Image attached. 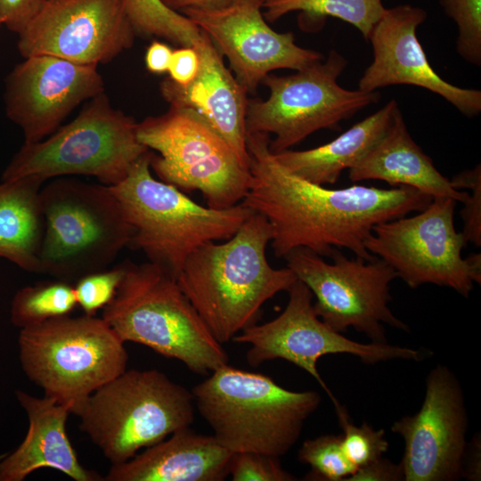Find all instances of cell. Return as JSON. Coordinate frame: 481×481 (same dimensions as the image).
I'll use <instances>...</instances> for the list:
<instances>
[{"label": "cell", "mask_w": 481, "mask_h": 481, "mask_svg": "<svg viewBox=\"0 0 481 481\" xmlns=\"http://www.w3.org/2000/svg\"><path fill=\"white\" fill-rule=\"evenodd\" d=\"M269 135L247 134L251 180L241 201L265 217L276 257L306 248L321 257L346 249L372 260L364 242L373 227L426 208L433 198L412 187L359 184L329 189L287 170L269 149Z\"/></svg>", "instance_id": "obj_1"}, {"label": "cell", "mask_w": 481, "mask_h": 481, "mask_svg": "<svg viewBox=\"0 0 481 481\" xmlns=\"http://www.w3.org/2000/svg\"><path fill=\"white\" fill-rule=\"evenodd\" d=\"M272 228L255 213L223 242H207L187 258L176 281L214 338L225 344L255 324L263 305L298 281L270 265Z\"/></svg>", "instance_id": "obj_2"}, {"label": "cell", "mask_w": 481, "mask_h": 481, "mask_svg": "<svg viewBox=\"0 0 481 481\" xmlns=\"http://www.w3.org/2000/svg\"><path fill=\"white\" fill-rule=\"evenodd\" d=\"M192 393L223 447L279 458L296 444L321 403L316 391H291L269 376L228 364L212 371Z\"/></svg>", "instance_id": "obj_3"}, {"label": "cell", "mask_w": 481, "mask_h": 481, "mask_svg": "<svg viewBox=\"0 0 481 481\" xmlns=\"http://www.w3.org/2000/svg\"><path fill=\"white\" fill-rule=\"evenodd\" d=\"M125 265L123 278L102 317L124 342L144 345L200 375L228 364L222 344L175 278L151 262Z\"/></svg>", "instance_id": "obj_4"}, {"label": "cell", "mask_w": 481, "mask_h": 481, "mask_svg": "<svg viewBox=\"0 0 481 481\" xmlns=\"http://www.w3.org/2000/svg\"><path fill=\"white\" fill-rule=\"evenodd\" d=\"M150 150L126 176L110 186L132 229L129 246L177 278L190 255L209 241L231 238L254 212L242 202L228 208L201 206L153 177Z\"/></svg>", "instance_id": "obj_5"}, {"label": "cell", "mask_w": 481, "mask_h": 481, "mask_svg": "<svg viewBox=\"0 0 481 481\" xmlns=\"http://www.w3.org/2000/svg\"><path fill=\"white\" fill-rule=\"evenodd\" d=\"M194 412L192 391L158 370L133 369L96 389L71 413L112 465L190 427Z\"/></svg>", "instance_id": "obj_6"}, {"label": "cell", "mask_w": 481, "mask_h": 481, "mask_svg": "<svg viewBox=\"0 0 481 481\" xmlns=\"http://www.w3.org/2000/svg\"><path fill=\"white\" fill-rule=\"evenodd\" d=\"M45 232L38 273L74 281L104 270L132 229L110 186L59 178L40 190Z\"/></svg>", "instance_id": "obj_7"}, {"label": "cell", "mask_w": 481, "mask_h": 481, "mask_svg": "<svg viewBox=\"0 0 481 481\" xmlns=\"http://www.w3.org/2000/svg\"><path fill=\"white\" fill-rule=\"evenodd\" d=\"M125 342L102 318H53L20 330L19 359L45 395L72 409L126 370Z\"/></svg>", "instance_id": "obj_8"}, {"label": "cell", "mask_w": 481, "mask_h": 481, "mask_svg": "<svg viewBox=\"0 0 481 481\" xmlns=\"http://www.w3.org/2000/svg\"><path fill=\"white\" fill-rule=\"evenodd\" d=\"M137 124L134 118L112 107L102 93L48 138L24 143L4 169L2 181L30 175L45 181L83 175L113 186L149 151L138 141Z\"/></svg>", "instance_id": "obj_9"}, {"label": "cell", "mask_w": 481, "mask_h": 481, "mask_svg": "<svg viewBox=\"0 0 481 481\" xmlns=\"http://www.w3.org/2000/svg\"><path fill=\"white\" fill-rule=\"evenodd\" d=\"M138 141L152 152L151 169L160 181L182 192L199 191L208 207L222 209L240 203L251 174L230 144L200 115L170 106L137 124Z\"/></svg>", "instance_id": "obj_10"}, {"label": "cell", "mask_w": 481, "mask_h": 481, "mask_svg": "<svg viewBox=\"0 0 481 481\" xmlns=\"http://www.w3.org/2000/svg\"><path fill=\"white\" fill-rule=\"evenodd\" d=\"M346 65V59L331 50L325 60L294 74H268L261 84L269 89V97L248 101L247 134L273 135L269 149L275 154L320 129H337L342 120L377 102L378 91L348 90L338 85Z\"/></svg>", "instance_id": "obj_11"}, {"label": "cell", "mask_w": 481, "mask_h": 481, "mask_svg": "<svg viewBox=\"0 0 481 481\" xmlns=\"http://www.w3.org/2000/svg\"><path fill=\"white\" fill-rule=\"evenodd\" d=\"M455 205L451 198H433L412 216L380 223L365 240V248L412 289L435 284L469 298L474 283L481 282V255L462 257L467 241L454 227Z\"/></svg>", "instance_id": "obj_12"}, {"label": "cell", "mask_w": 481, "mask_h": 481, "mask_svg": "<svg viewBox=\"0 0 481 481\" xmlns=\"http://www.w3.org/2000/svg\"><path fill=\"white\" fill-rule=\"evenodd\" d=\"M330 257L332 263L306 248L284 257L315 298L314 309L322 321L340 333L354 328L373 343L387 342L384 324L409 331L388 306L389 284L397 278L391 266L379 257L348 258L338 249Z\"/></svg>", "instance_id": "obj_13"}, {"label": "cell", "mask_w": 481, "mask_h": 481, "mask_svg": "<svg viewBox=\"0 0 481 481\" xmlns=\"http://www.w3.org/2000/svg\"><path fill=\"white\" fill-rule=\"evenodd\" d=\"M289 300L284 310L274 319L252 324L236 336V343L249 344L248 363L257 367L266 361L286 360L308 372L330 397L335 408L338 401L323 381L317 369L320 358L332 354H349L365 364L390 360L420 361L421 351L387 343H359L328 326L316 314L313 294L298 280L287 291Z\"/></svg>", "instance_id": "obj_14"}, {"label": "cell", "mask_w": 481, "mask_h": 481, "mask_svg": "<svg viewBox=\"0 0 481 481\" xmlns=\"http://www.w3.org/2000/svg\"><path fill=\"white\" fill-rule=\"evenodd\" d=\"M391 430L404 443V481L461 478L468 414L461 386L447 366L429 371L420 411L395 421Z\"/></svg>", "instance_id": "obj_15"}, {"label": "cell", "mask_w": 481, "mask_h": 481, "mask_svg": "<svg viewBox=\"0 0 481 481\" xmlns=\"http://www.w3.org/2000/svg\"><path fill=\"white\" fill-rule=\"evenodd\" d=\"M135 30L121 0H46L19 35L24 58L46 54L97 66L133 46Z\"/></svg>", "instance_id": "obj_16"}, {"label": "cell", "mask_w": 481, "mask_h": 481, "mask_svg": "<svg viewBox=\"0 0 481 481\" xmlns=\"http://www.w3.org/2000/svg\"><path fill=\"white\" fill-rule=\"evenodd\" d=\"M263 3L236 0L218 10L180 12L209 36L228 59L238 82L251 94L273 70H299L324 58L319 52L298 45L292 32L273 30L263 15Z\"/></svg>", "instance_id": "obj_17"}, {"label": "cell", "mask_w": 481, "mask_h": 481, "mask_svg": "<svg viewBox=\"0 0 481 481\" xmlns=\"http://www.w3.org/2000/svg\"><path fill=\"white\" fill-rule=\"evenodd\" d=\"M24 59L8 75L4 93L6 115L24 143L45 139L77 105L104 93L97 66L46 54Z\"/></svg>", "instance_id": "obj_18"}, {"label": "cell", "mask_w": 481, "mask_h": 481, "mask_svg": "<svg viewBox=\"0 0 481 481\" xmlns=\"http://www.w3.org/2000/svg\"><path fill=\"white\" fill-rule=\"evenodd\" d=\"M427 16L424 9L411 4L385 9L368 37L373 60L357 89L371 93L394 85L415 86L438 94L464 116L474 118L481 112V91L444 80L430 65L417 37V28Z\"/></svg>", "instance_id": "obj_19"}, {"label": "cell", "mask_w": 481, "mask_h": 481, "mask_svg": "<svg viewBox=\"0 0 481 481\" xmlns=\"http://www.w3.org/2000/svg\"><path fill=\"white\" fill-rule=\"evenodd\" d=\"M194 47L200 56L195 78L179 85L167 77L159 84L160 94L170 106L190 109L200 115L249 168L246 143L248 93L225 67L222 53L205 31L201 30Z\"/></svg>", "instance_id": "obj_20"}, {"label": "cell", "mask_w": 481, "mask_h": 481, "mask_svg": "<svg viewBox=\"0 0 481 481\" xmlns=\"http://www.w3.org/2000/svg\"><path fill=\"white\" fill-rule=\"evenodd\" d=\"M15 395L28 415L29 428L21 444L0 457V481H22L42 468L62 472L75 481H104L103 477L83 467L70 444L66 431L69 405L20 389Z\"/></svg>", "instance_id": "obj_21"}, {"label": "cell", "mask_w": 481, "mask_h": 481, "mask_svg": "<svg viewBox=\"0 0 481 481\" xmlns=\"http://www.w3.org/2000/svg\"><path fill=\"white\" fill-rule=\"evenodd\" d=\"M232 452L212 436L179 429L130 460L112 464L104 481H222Z\"/></svg>", "instance_id": "obj_22"}, {"label": "cell", "mask_w": 481, "mask_h": 481, "mask_svg": "<svg viewBox=\"0 0 481 481\" xmlns=\"http://www.w3.org/2000/svg\"><path fill=\"white\" fill-rule=\"evenodd\" d=\"M352 182L385 181L393 187H412L432 198L446 197L464 203L469 193L454 189L412 138L398 109L385 135L353 167Z\"/></svg>", "instance_id": "obj_23"}, {"label": "cell", "mask_w": 481, "mask_h": 481, "mask_svg": "<svg viewBox=\"0 0 481 481\" xmlns=\"http://www.w3.org/2000/svg\"><path fill=\"white\" fill-rule=\"evenodd\" d=\"M398 109L397 102L390 100L323 145L306 151L289 149L273 155L281 165L300 178L322 186L333 184L342 171L356 165L380 140Z\"/></svg>", "instance_id": "obj_24"}, {"label": "cell", "mask_w": 481, "mask_h": 481, "mask_svg": "<svg viewBox=\"0 0 481 481\" xmlns=\"http://www.w3.org/2000/svg\"><path fill=\"white\" fill-rule=\"evenodd\" d=\"M45 180L24 176L0 183V257L37 273L45 221L40 190Z\"/></svg>", "instance_id": "obj_25"}, {"label": "cell", "mask_w": 481, "mask_h": 481, "mask_svg": "<svg viewBox=\"0 0 481 481\" xmlns=\"http://www.w3.org/2000/svg\"><path fill=\"white\" fill-rule=\"evenodd\" d=\"M262 7L269 22L298 11L306 20L337 18L356 28L365 40L386 9L381 0H265Z\"/></svg>", "instance_id": "obj_26"}, {"label": "cell", "mask_w": 481, "mask_h": 481, "mask_svg": "<svg viewBox=\"0 0 481 481\" xmlns=\"http://www.w3.org/2000/svg\"><path fill=\"white\" fill-rule=\"evenodd\" d=\"M77 306L74 285L55 279L19 289L11 305V322L20 330L69 315Z\"/></svg>", "instance_id": "obj_27"}, {"label": "cell", "mask_w": 481, "mask_h": 481, "mask_svg": "<svg viewBox=\"0 0 481 481\" xmlns=\"http://www.w3.org/2000/svg\"><path fill=\"white\" fill-rule=\"evenodd\" d=\"M136 36L159 37L181 46H194L201 29L161 0H121Z\"/></svg>", "instance_id": "obj_28"}, {"label": "cell", "mask_w": 481, "mask_h": 481, "mask_svg": "<svg viewBox=\"0 0 481 481\" xmlns=\"http://www.w3.org/2000/svg\"><path fill=\"white\" fill-rule=\"evenodd\" d=\"M298 458L311 468L306 480L346 481L356 470L343 452L341 434L306 439L298 450Z\"/></svg>", "instance_id": "obj_29"}, {"label": "cell", "mask_w": 481, "mask_h": 481, "mask_svg": "<svg viewBox=\"0 0 481 481\" xmlns=\"http://www.w3.org/2000/svg\"><path fill=\"white\" fill-rule=\"evenodd\" d=\"M340 427L341 445L347 460L357 468L384 455L388 449L384 429H374L368 423L354 425L346 409L339 405L335 409Z\"/></svg>", "instance_id": "obj_30"}, {"label": "cell", "mask_w": 481, "mask_h": 481, "mask_svg": "<svg viewBox=\"0 0 481 481\" xmlns=\"http://www.w3.org/2000/svg\"><path fill=\"white\" fill-rule=\"evenodd\" d=\"M457 26L456 51L467 62L481 65V0H439Z\"/></svg>", "instance_id": "obj_31"}, {"label": "cell", "mask_w": 481, "mask_h": 481, "mask_svg": "<svg viewBox=\"0 0 481 481\" xmlns=\"http://www.w3.org/2000/svg\"><path fill=\"white\" fill-rule=\"evenodd\" d=\"M126 265L88 273L74 285L77 306L84 314L94 316L112 299L125 273Z\"/></svg>", "instance_id": "obj_32"}, {"label": "cell", "mask_w": 481, "mask_h": 481, "mask_svg": "<svg viewBox=\"0 0 481 481\" xmlns=\"http://www.w3.org/2000/svg\"><path fill=\"white\" fill-rule=\"evenodd\" d=\"M233 481H294L298 478L285 470L279 457L253 452H233L229 465Z\"/></svg>", "instance_id": "obj_33"}, {"label": "cell", "mask_w": 481, "mask_h": 481, "mask_svg": "<svg viewBox=\"0 0 481 481\" xmlns=\"http://www.w3.org/2000/svg\"><path fill=\"white\" fill-rule=\"evenodd\" d=\"M454 189L469 188L472 193L463 203L465 207L461 211L464 222L462 232L467 242L477 247L481 245V168L480 164L473 169L463 171L450 180Z\"/></svg>", "instance_id": "obj_34"}, {"label": "cell", "mask_w": 481, "mask_h": 481, "mask_svg": "<svg viewBox=\"0 0 481 481\" xmlns=\"http://www.w3.org/2000/svg\"><path fill=\"white\" fill-rule=\"evenodd\" d=\"M46 0H0V19L9 30L21 34L40 12Z\"/></svg>", "instance_id": "obj_35"}, {"label": "cell", "mask_w": 481, "mask_h": 481, "mask_svg": "<svg viewBox=\"0 0 481 481\" xmlns=\"http://www.w3.org/2000/svg\"><path fill=\"white\" fill-rule=\"evenodd\" d=\"M200 69V56L194 46H181L173 50L168 77L179 85L192 81Z\"/></svg>", "instance_id": "obj_36"}, {"label": "cell", "mask_w": 481, "mask_h": 481, "mask_svg": "<svg viewBox=\"0 0 481 481\" xmlns=\"http://www.w3.org/2000/svg\"><path fill=\"white\" fill-rule=\"evenodd\" d=\"M346 481H404V473L401 463L382 456L357 468Z\"/></svg>", "instance_id": "obj_37"}, {"label": "cell", "mask_w": 481, "mask_h": 481, "mask_svg": "<svg viewBox=\"0 0 481 481\" xmlns=\"http://www.w3.org/2000/svg\"><path fill=\"white\" fill-rule=\"evenodd\" d=\"M173 49L166 43L153 40L145 53V66L152 74H163L168 70Z\"/></svg>", "instance_id": "obj_38"}, {"label": "cell", "mask_w": 481, "mask_h": 481, "mask_svg": "<svg viewBox=\"0 0 481 481\" xmlns=\"http://www.w3.org/2000/svg\"><path fill=\"white\" fill-rule=\"evenodd\" d=\"M480 435L476 434L471 442L467 443L463 461L461 478L470 481L480 480Z\"/></svg>", "instance_id": "obj_39"}, {"label": "cell", "mask_w": 481, "mask_h": 481, "mask_svg": "<svg viewBox=\"0 0 481 481\" xmlns=\"http://www.w3.org/2000/svg\"><path fill=\"white\" fill-rule=\"evenodd\" d=\"M169 9L181 12L185 9L212 11L224 8L236 0H161Z\"/></svg>", "instance_id": "obj_40"}, {"label": "cell", "mask_w": 481, "mask_h": 481, "mask_svg": "<svg viewBox=\"0 0 481 481\" xmlns=\"http://www.w3.org/2000/svg\"><path fill=\"white\" fill-rule=\"evenodd\" d=\"M2 25H3V22H2V20H1V19H0V28H1Z\"/></svg>", "instance_id": "obj_41"}, {"label": "cell", "mask_w": 481, "mask_h": 481, "mask_svg": "<svg viewBox=\"0 0 481 481\" xmlns=\"http://www.w3.org/2000/svg\"><path fill=\"white\" fill-rule=\"evenodd\" d=\"M263 1L265 2V0H263Z\"/></svg>", "instance_id": "obj_42"}]
</instances>
